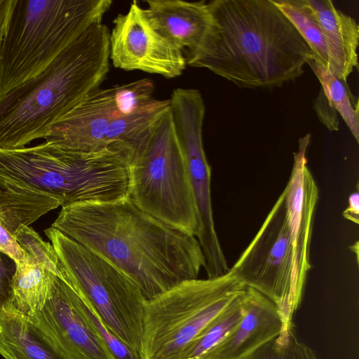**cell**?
Listing matches in <instances>:
<instances>
[{
	"mask_svg": "<svg viewBox=\"0 0 359 359\" xmlns=\"http://www.w3.org/2000/svg\"><path fill=\"white\" fill-rule=\"evenodd\" d=\"M348 220L358 224L359 222V193L355 191L351 194L348 200V206L342 212Z\"/></svg>",
	"mask_w": 359,
	"mask_h": 359,
	"instance_id": "obj_28",
	"label": "cell"
},
{
	"mask_svg": "<svg viewBox=\"0 0 359 359\" xmlns=\"http://www.w3.org/2000/svg\"><path fill=\"white\" fill-rule=\"evenodd\" d=\"M122 116L117 101L116 86L98 88L53 124L43 139L65 149L99 150L107 147L104 139L111 123Z\"/></svg>",
	"mask_w": 359,
	"mask_h": 359,
	"instance_id": "obj_13",
	"label": "cell"
},
{
	"mask_svg": "<svg viewBox=\"0 0 359 359\" xmlns=\"http://www.w3.org/2000/svg\"><path fill=\"white\" fill-rule=\"evenodd\" d=\"M15 269V261L0 252V309L11 302L12 280Z\"/></svg>",
	"mask_w": 359,
	"mask_h": 359,
	"instance_id": "obj_25",
	"label": "cell"
},
{
	"mask_svg": "<svg viewBox=\"0 0 359 359\" xmlns=\"http://www.w3.org/2000/svg\"><path fill=\"white\" fill-rule=\"evenodd\" d=\"M245 294L248 308L241 322L201 359H242L282 333L283 323L276 305L253 288L246 287Z\"/></svg>",
	"mask_w": 359,
	"mask_h": 359,
	"instance_id": "obj_15",
	"label": "cell"
},
{
	"mask_svg": "<svg viewBox=\"0 0 359 359\" xmlns=\"http://www.w3.org/2000/svg\"><path fill=\"white\" fill-rule=\"evenodd\" d=\"M66 282L105 326L142 357L144 305L139 287L119 269L57 229L44 231Z\"/></svg>",
	"mask_w": 359,
	"mask_h": 359,
	"instance_id": "obj_9",
	"label": "cell"
},
{
	"mask_svg": "<svg viewBox=\"0 0 359 359\" xmlns=\"http://www.w3.org/2000/svg\"><path fill=\"white\" fill-rule=\"evenodd\" d=\"M144 13L151 25L170 43L196 57L212 33L214 19L204 0H147Z\"/></svg>",
	"mask_w": 359,
	"mask_h": 359,
	"instance_id": "obj_14",
	"label": "cell"
},
{
	"mask_svg": "<svg viewBox=\"0 0 359 359\" xmlns=\"http://www.w3.org/2000/svg\"><path fill=\"white\" fill-rule=\"evenodd\" d=\"M128 198L144 212L196 237L194 198L170 108L135 150Z\"/></svg>",
	"mask_w": 359,
	"mask_h": 359,
	"instance_id": "obj_7",
	"label": "cell"
},
{
	"mask_svg": "<svg viewBox=\"0 0 359 359\" xmlns=\"http://www.w3.org/2000/svg\"><path fill=\"white\" fill-rule=\"evenodd\" d=\"M54 276L25 252V259L16 264L12 280L11 303L26 316L41 310L48 298Z\"/></svg>",
	"mask_w": 359,
	"mask_h": 359,
	"instance_id": "obj_18",
	"label": "cell"
},
{
	"mask_svg": "<svg viewBox=\"0 0 359 359\" xmlns=\"http://www.w3.org/2000/svg\"><path fill=\"white\" fill-rule=\"evenodd\" d=\"M0 252L12 258L16 264L22 262L25 251L20 246L13 235L0 222Z\"/></svg>",
	"mask_w": 359,
	"mask_h": 359,
	"instance_id": "obj_27",
	"label": "cell"
},
{
	"mask_svg": "<svg viewBox=\"0 0 359 359\" xmlns=\"http://www.w3.org/2000/svg\"><path fill=\"white\" fill-rule=\"evenodd\" d=\"M15 0H0V41L3 39Z\"/></svg>",
	"mask_w": 359,
	"mask_h": 359,
	"instance_id": "obj_29",
	"label": "cell"
},
{
	"mask_svg": "<svg viewBox=\"0 0 359 359\" xmlns=\"http://www.w3.org/2000/svg\"><path fill=\"white\" fill-rule=\"evenodd\" d=\"M248 308L245 290L238 295L196 338L181 359H201L235 329Z\"/></svg>",
	"mask_w": 359,
	"mask_h": 359,
	"instance_id": "obj_19",
	"label": "cell"
},
{
	"mask_svg": "<svg viewBox=\"0 0 359 359\" xmlns=\"http://www.w3.org/2000/svg\"><path fill=\"white\" fill-rule=\"evenodd\" d=\"M27 317L65 359H114L82 299L55 275L42 309Z\"/></svg>",
	"mask_w": 359,
	"mask_h": 359,
	"instance_id": "obj_11",
	"label": "cell"
},
{
	"mask_svg": "<svg viewBox=\"0 0 359 359\" xmlns=\"http://www.w3.org/2000/svg\"><path fill=\"white\" fill-rule=\"evenodd\" d=\"M313 107L320 121L330 130H338L337 111L330 104L322 88L315 102H313Z\"/></svg>",
	"mask_w": 359,
	"mask_h": 359,
	"instance_id": "obj_26",
	"label": "cell"
},
{
	"mask_svg": "<svg viewBox=\"0 0 359 359\" xmlns=\"http://www.w3.org/2000/svg\"><path fill=\"white\" fill-rule=\"evenodd\" d=\"M242 359H318L314 351L299 340L294 330L278 336Z\"/></svg>",
	"mask_w": 359,
	"mask_h": 359,
	"instance_id": "obj_22",
	"label": "cell"
},
{
	"mask_svg": "<svg viewBox=\"0 0 359 359\" xmlns=\"http://www.w3.org/2000/svg\"><path fill=\"white\" fill-rule=\"evenodd\" d=\"M130 149L80 151L44 142L0 149V222L13 235L50 210L128 197Z\"/></svg>",
	"mask_w": 359,
	"mask_h": 359,
	"instance_id": "obj_2",
	"label": "cell"
},
{
	"mask_svg": "<svg viewBox=\"0 0 359 359\" xmlns=\"http://www.w3.org/2000/svg\"><path fill=\"white\" fill-rule=\"evenodd\" d=\"M111 0H15L0 41V97L43 72L92 26Z\"/></svg>",
	"mask_w": 359,
	"mask_h": 359,
	"instance_id": "obj_6",
	"label": "cell"
},
{
	"mask_svg": "<svg viewBox=\"0 0 359 359\" xmlns=\"http://www.w3.org/2000/svg\"><path fill=\"white\" fill-rule=\"evenodd\" d=\"M109 30L89 28L43 72L0 97V149L26 147L100 88L109 72Z\"/></svg>",
	"mask_w": 359,
	"mask_h": 359,
	"instance_id": "obj_5",
	"label": "cell"
},
{
	"mask_svg": "<svg viewBox=\"0 0 359 359\" xmlns=\"http://www.w3.org/2000/svg\"><path fill=\"white\" fill-rule=\"evenodd\" d=\"M246 287L229 270L184 280L146 301L142 359H181L196 338Z\"/></svg>",
	"mask_w": 359,
	"mask_h": 359,
	"instance_id": "obj_8",
	"label": "cell"
},
{
	"mask_svg": "<svg viewBox=\"0 0 359 359\" xmlns=\"http://www.w3.org/2000/svg\"><path fill=\"white\" fill-rule=\"evenodd\" d=\"M319 190L304 151L294 153L287 183L259 230L230 270L245 287L259 292L277 307L281 336L293 330V317L304 290Z\"/></svg>",
	"mask_w": 359,
	"mask_h": 359,
	"instance_id": "obj_4",
	"label": "cell"
},
{
	"mask_svg": "<svg viewBox=\"0 0 359 359\" xmlns=\"http://www.w3.org/2000/svg\"><path fill=\"white\" fill-rule=\"evenodd\" d=\"M13 236L20 246L29 254L35 262L43 265L54 275L65 281L64 272L52 244L45 242L29 226L18 230L13 234Z\"/></svg>",
	"mask_w": 359,
	"mask_h": 359,
	"instance_id": "obj_23",
	"label": "cell"
},
{
	"mask_svg": "<svg viewBox=\"0 0 359 359\" xmlns=\"http://www.w3.org/2000/svg\"><path fill=\"white\" fill-rule=\"evenodd\" d=\"M170 111L183 151L191 184L197 216L196 238L205 258L208 278L230 270L215 229L211 198V168L203 142L205 107L196 89H179L171 94Z\"/></svg>",
	"mask_w": 359,
	"mask_h": 359,
	"instance_id": "obj_10",
	"label": "cell"
},
{
	"mask_svg": "<svg viewBox=\"0 0 359 359\" xmlns=\"http://www.w3.org/2000/svg\"><path fill=\"white\" fill-rule=\"evenodd\" d=\"M0 355L4 359H65L11 302L0 309Z\"/></svg>",
	"mask_w": 359,
	"mask_h": 359,
	"instance_id": "obj_17",
	"label": "cell"
},
{
	"mask_svg": "<svg viewBox=\"0 0 359 359\" xmlns=\"http://www.w3.org/2000/svg\"><path fill=\"white\" fill-rule=\"evenodd\" d=\"M321 84L330 104L340 114L356 142H359L358 101L351 93L347 81L336 77L330 71L313 58L307 62Z\"/></svg>",
	"mask_w": 359,
	"mask_h": 359,
	"instance_id": "obj_20",
	"label": "cell"
},
{
	"mask_svg": "<svg viewBox=\"0 0 359 359\" xmlns=\"http://www.w3.org/2000/svg\"><path fill=\"white\" fill-rule=\"evenodd\" d=\"M350 248L351 249V251L355 252L356 259L358 260V242H356L355 244L351 246Z\"/></svg>",
	"mask_w": 359,
	"mask_h": 359,
	"instance_id": "obj_30",
	"label": "cell"
},
{
	"mask_svg": "<svg viewBox=\"0 0 359 359\" xmlns=\"http://www.w3.org/2000/svg\"><path fill=\"white\" fill-rule=\"evenodd\" d=\"M310 46L313 60L330 69V55L321 27L306 0H271Z\"/></svg>",
	"mask_w": 359,
	"mask_h": 359,
	"instance_id": "obj_21",
	"label": "cell"
},
{
	"mask_svg": "<svg viewBox=\"0 0 359 359\" xmlns=\"http://www.w3.org/2000/svg\"><path fill=\"white\" fill-rule=\"evenodd\" d=\"M51 226L119 269L146 301L198 278L205 267L194 236L144 212L128 197L62 206Z\"/></svg>",
	"mask_w": 359,
	"mask_h": 359,
	"instance_id": "obj_1",
	"label": "cell"
},
{
	"mask_svg": "<svg viewBox=\"0 0 359 359\" xmlns=\"http://www.w3.org/2000/svg\"><path fill=\"white\" fill-rule=\"evenodd\" d=\"M109 50L113 65L125 71L140 70L173 79L187 66L183 52L151 25L136 1L126 13L114 19Z\"/></svg>",
	"mask_w": 359,
	"mask_h": 359,
	"instance_id": "obj_12",
	"label": "cell"
},
{
	"mask_svg": "<svg viewBox=\"0 0 359 359\" xmlns=\"http://www.w3.org/2000/svg\"><path fill=\"white\" fill-rule=\"evenodd\" d=\"M83 302L86 313L114 359H142L136 351L109 330L96 313Z\"/></svg>",
	"mask_w": 359,
	"mask_h": 359,
	"instance_id": "obj_24",
	"label": "cell"
},
{
	"mask_svg": "<svg viewBox=\"0 0 359 359\" xmlns=\"http://www.w3.org/2000/svg\"><path fill=\"white\" fill-rule=\"evenodd\" d=\"M306 1L321 27L329 51V70L339 79L346 81L353 69L358 67V24L337 9L330 0Z\"/></svg>",
	"mask_w": 359,
	"mask_h": 359,
	"instance_id": "obj_16",
	"label": "cell"
},
{
	"mask_svg": "<svg viewBox=\"0 0 359 359\" xmlns=\"http://www.w3.org/2000/svg\"><path fill=\"white\" fill-rule=\"evenodd\" d=\"M214 26L187 65L205 68L241 88L280 87L302 75L313 53L271 0L208 2Z\"/></svg>",
	"mask_w": 359,
	"mask_h": 359,
	"instance_id": "obj_3",
	"label": "cell"
}]
</instances>
